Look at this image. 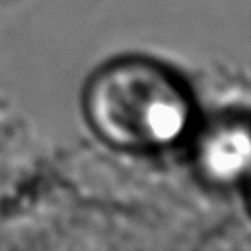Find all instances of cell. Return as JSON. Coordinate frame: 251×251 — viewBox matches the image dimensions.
<instances>
[{"label":"cell","instance_id":"obj_2","mask_svg":"<svg viewBox=\"0 0 251 251\" xmlns=\"http://www.w3.org/2000/svg\"><path fill=\"white\" fill-rule=\"evenodd\" d=\"M202 163L209 176L229 181L242 175L250 163V136L246 128L227 126L213 134L202 149Z\"/></svg>","mask_w":251,"mask_h":251},{"label":"cell","instance_id":"obj_1","mask_svg":"<svg viewBox=\"0 0 251 251\" xmlns=\"http://www.w3.org/2000/svg\"><path fill=\"white\" fill-rule=\"evenodd\" d=\"M94 123L123 147L154 149L185 132L191 105L180 86L143 63L119 64L99 77L90 94Z\"/></svg>","mask_w":251,"mask_h":251}]
</instances>
